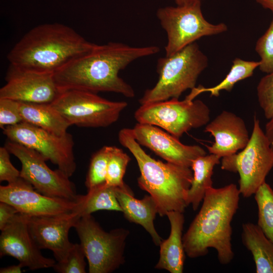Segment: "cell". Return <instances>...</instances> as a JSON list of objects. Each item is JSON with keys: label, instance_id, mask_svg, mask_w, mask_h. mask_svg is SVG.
I'll return each mask as SVG.
<instances>
[{"label": "cell", "instance_id": "obj_16", "mask_svg": "<svg viewBox=\"0 0 273 273\" xmlns=\"http://www.w3.org/2000/svg\"><path fill=\"white\" fill-rule=\"evenodd\" d=\"M10 256L30 270L53 267L56 261L43 256L29 233L26 215L18 213L2 231L0 256Z\"/></svg>", "mask_w": 273, "mask_h": 273}, {"label": "cell", "instance_id": "obj_6", "mask_svg": "<svg viewBox=\"0 0 273 273\" xmlns=\"http://www.w3.org/2000/svg\"><path fill=\"white\" fill-rule=\"evenodd\" d=\"M87 258L89 273H110L124 262L128 230L120 228L107 232L91 215L82 216L74 227Z\"/></svg>", "mask_w": 273, "mask_h": 273}, {"label": "cell", "instance_id": "obj_26", "mask_svg": "<svg viewBox=\"0 0 273 273\" xmlns=\"http://www.w3.org/2000/svg\"><path fill=\"white\" fill-rule=\"evenodd\" d=\"M254 195L258 208L257 225L273 243V189L264 182Z\"/></svg>", "mask_w": 273, "mask_h": 273}, {"label": "cell", "instance_id": "obj_8", "mask_svg": "<svg viewBox=\"0 0 273 273\" xmlns=\"http://www.w3.org/2000/svg\"><path fill=\"white\" fill-rule=\"evenodd\" d=\"M273 167V148L254 116L253 127L247 146L239 153L223 157L221 168L239 174V190L244 198L254 195Z\"/></svg>", "mask_w": 273, "mask_h": 273}, {"label": "cell", "instance_id": "obj_14", "mask_svg": "<svg viewBox=\"0 0 273 273\" xmlns=\"http://www.w3.org/2000/svg\"><path fill=\"white\" fill-rule=\"evenodd\" d=\"M0 201L8 203L19 213L30 216L69 212L75 210L79 204L77 198L71 200L43 195L21 177L15 182L1 186Z\"/></svg>", "mask_w": 273, "mask_h": 273}, {"label": "cell", "instance_id": "obj_22", "mask_svg": "<svg viewBox=\"0 0 273 273\" xmlns=\"http://www.w3.org/2000/svg\"><path fill=\"white\" fill-rule=\"evenodd\" d=\"M243 245L251 252L256 273H273V243L257 225L251 222L242 224Z\"/></svg>", "mask_w": 273, "mask_h": 273}, {"label": "cell", "instance_id": "obj_30", "mask_svg": "<svg viewBox=\"0 0 273 273\" xmlns=\"http://www.w3.org/2000/svg\"><path fill=\"white\" fill-rule=\"evenodd\" d=\"M255 51L260 58L259 68L264 73L273 71V17L269 27L257 41Z\"/></svg>", "mask_w": 273, "mask_h": 273}, {"label": "cell", "instance_id": "obj_37", "mask_svg": "<svg viewBox=\"0 0 273 273\" xmlns=\"http://www.w3.org/2000/svg\"><path fill=\"white\" fill-rule=\"evenodd\" d=\"M263 8L268 9L273 13V0H255Z\"/></svg>", "mask_w": 273, "mask_h": 273}, {"label": "cell", "instance_id": "obj_5", "mask_svg": "<svg viewBox=\"0 0 273 273\" xmlns=\"http://www.w3.org/2000/svg\"><path fill=\"white\" fill-rule=\"evenodd\" d=\"M208 62L207 56L195 42L171 56L159 58L158 80L153 88L145 92L140 103L179 99L184 92L195 87L198 78L207 67Z\"/></svg>", "mask_w": 273, "mask_h": 273}, {"label": "cell", "instance_id": "obj_33", "mask_svg": "<svg viewBox=\"0 0 273 273\" xmlns=\"http://www.w3.org/2000/svg\"><path fill=\"white\" fill-rule=\"evenodd\" d=\"M10 153L5 146L0 148V181H7L8 184L15 182L20 177V171L11 163Z\"/></svg>", "mask_w": 273, "mask_h": 273}, {"label": "cell", "instance_id": "obj_36", "mask_svg": "<svg viewBox=\"0 0 273 273\" xmlns=\"http://www.w3.org/2000/svg\"><path fill=\"white\" fill-rule=\"evenodd\" d=\"M23 265L19 263L18 265H13L0 269V273H21L22 272Z\"/></svg>", "mask_w": 273, "mask_h": 273}, {"label": "cell", "instance_id": "obj_1", "mask_svg": "<svg viewBox=\"0 0 273 273\" xmlns=\"http://www.w3.org/2000/svg\"><path fill=\"white\" fill-rule=\"evenodd\" d=\"M155 46L132 47L116 42L98 45L54 73L60 92L69 89L114 92L134 97L133 88L118 75L133 61L158 53Z\"/></svg>", "mask_w": 273, "mask_h": 273}, {"label": "cell", "instance_id": "obj_12", "mask_svg": "<svg viewBox=\"0 0 273 273\" xmlns=\"http://www.w3.org/2000/svg\"><path fill=\"white\" fill-rule=\"evenodd\" d=\"M5 147L21 163L20 177L46 196L76 200L78 195L74 184L59 169L53 170L47 160L37 151L8 140Z\"/></svg>", "mask_w": 273, "mask_h": 273}, {"label": "cell", "instance_id": "obj_21", "mask_svg": "<svg viewBox=\"0 0 273 273\" xmlns=\"http://www.w3.org/2000/svg\"><path fill=\"white\" fill-rule=\"evenodd\" d=\"M18 102L23 122L58 135L67 133L70 124L50 103Z\"/></svg>", "mask_w": 273, "mask_h": 273}, {"label": "cell", "instance_id": "obj_35", "mask_svg": "<svg viewBox=\"0 0 273 273\" xmlns=\"http://www.w3.org/2000/svg\"><path fill=\"white\" fill-rule=\"evenodd\" d=\"M269 119V120L265 125L264 133L270 143V146L273 148V115Z\"/></svg>", "mask_w": 273, "mask_h": 273}, {"label": "cell", "instance_id": "obj_24", "mask_svg": "<svg viewBox=\"0 0 273 273\" xmlns=\"http://www.w3.org/2000/svg\"><path fill=\"white\" fill-rule=\"evenodd\" d=\"M115 188L104 184L87 190L85 195H79L78 208L81 216L99 210L122 212L116 197Z\"/></svg>", "mask_w": 273, "mask_h": 273}, {"label": "cell", "instance_id": "obj_9", "mask_svg": "<svg viewBox=\"0 0 273 273\" xmlns=\"http://www.w3.org/2000/svg\"><path fill=\"white\" fill-rule=\"evenodd\" d=\"M157 16L167 33L166 56L174 54L203 36L217 35L228 30L225 23L213 24L205 19L201 1L160 8Z\"/></svg>", "mask_w": 273, "mask_h": 273}, {"label": "cell", "instance_id": "obj_23", "mask_svg": "<svg viewBox=\"0 0 273 273\" xmlns=\"http://www.w3.org/2000/svg\"><path fill=\"white\" fill-rule=\"evenodd\" d=\"M221 158L210 154L195 159L192 164L193 180L188 190L187 204L196 211L202 202L207 190L212 187V176L215 166L220 163Z\"/></svg>", "mask_w": 273, "mask_h": 273}, {"label": "cell", "instance_id": "obj_17", "mask_svg": "<svg viewBox=\"0 0 273 273\" xmlns=\"http://www.w3.org/2000/svg\"><path fill=\"white\" fill-rule=\"evenodd\" d=\"M131 129L140 145L149 148L166 162L191 168L195 159L206 155L200 146L183 144L179 139L157 126L138 123Z\"/></svg>", "mask_w": 273, "mask_h": 273}, {"label": "cell", "instance_id": "obj_10", "mask_svg": "<svg viewBox=\"0 0 273 273\" xmlns=\"http://www.w3.org/2000/svg\"><path fill=\"white\" fill-rule=\"evenodd\" d=\"M51 105L70 125L105 127L115 123L127 107L124 101H111L84 90L62 91Z\"/></svg>", "mask_w": 273, "mask_h": 273}, {"label": "cell", "instance_id": "obj_25", "mask_svg": "<svg viewBox=\"0 0 273 273\" xmlns=\"http://www.w3.org/2000/svg\"><path fill=\"white\" fill-rule=\"evenodd\" d=\"M260 64V61H245L239 58H235L229 72L220 83L210 87L199 85L191 89L190 94L195 98L204 92L210 93L211 97H218L222 90L231 92L237 82L251 77Z\"/></svg>", "mask_w": 273, "mask_h": 273}, {"label": "cell", "instance_id": "obj_13", "mask_svg": "<svg viewBox=\"0 0 273 273\" xmlns=\"http://www.w3.org/2000/svg\"><path fill=\"white\" fill-rule=\"evenodd\" d=\"M6 83L0 89V98L35 103H51L61 92L54 74L29 70L10 64Z\"/></svg>", "mask_w": 273, "mask_h": 273}, {"label": "cell", "instance_id": "obj_4", "mask_svg": "<svg viewBox=\"0 0 273 273\" xmlns=\"http://www.w3.org/2000/svg\"><path fill=\"white\" fill-rule=\"evenodd\" d=\"M118 140L135 158L140 171L139 186L154 199L158 214L166 216L173 211L184 213L188 206V192L193 177L191 168L152 158L135 140L131 128L121 129Z\"/></svg>", "mask_w": 273, "mask_h": 273}, {"label": "cell", "instance_id": "obj_34", "mask_svg": "<svg viewBox=\"0 0 273 273\" xmlns=\"http://www.w3.org/2000/svg\"><path fill=\"white\" fill-rule=\"evenodd\" d=\"M19 213L12 205L0 201V230H4Z\"/></svg>", "mask_w": 273, "mask_h": 273}, {"label": "cell", "instance_id": "obj_2", "mask_svg": "<svg viewBox=\"0 0 273 273\" xmlns=\"http://www.w3.org/2000/svg\"><path fill=\"white\" fill-rule=\"evenodd\" d=\"M240 193L236 185L209 188L201 207L183 235L186 254L191 258L206 255L214 249L222 264L233 259L231 222L239 208Z\"/></svg>", "mask_w": 273, "mask_h": 273}, {"label": "cell", "instance_id": "obj_20", "mask_svg": "<svg viewBox=\"0 0 273 273\" xmlns=\"http://www.w3.org/2000/svg\"><path fill=\"white\" fill-rule=\"evenodd\" d=\"M166 216L170 224V233L168 238L162 240L159 245V258L155 268L171 273H182L186 257L183 240L184 213L170 211Z\"/></svg>", "mask_w": 273, "mask_h": 273}, {"label": "cell", "instance_id": "obj_19", "mask_svg": "<svg viewBox=\"0 0 273 273\" xmlns=\"http://www.w3.org/2000/svg\"><path fill=\"white\" fill-rule=\"evenodd\" d=\"M115 192L125 218L142 226L149 233L154 244L159 246L163 239L154 224L158 213L157 205L152 197L146 195L142 199H136L127 185L122 188L115 187Z\"/></svg>", "mask_w": 273, "mask_h": 273}, {"label": "cell", "instance_id": "obj_27", "mask_svg": "<svg viewBox=\"0 0 273 273\" xmlns=\"http://www.w3.org/2000/svg\"><path fill=\"white\" fill-rule=\"evenodd\" d=\"M112 148L104 146L92 156L85 181L87 190L105 184Z\"/></svg>", "mask_w": 273, "mask_h": 273}, {"label": "cell", "instance_id": "obj_18", "mask_svg": "<svg viewBox=\"0 0 273 273\" xmlns=\"http://www.w3.org/2000/svg\"><path fill=\"white\" fill-rule=\"evenodd\" d=\"M204 132L210 133L214 138L212 145L207 146L209 152L220 158L243 150L250 138L244 120L225 110L205 125Z\"/></svg>", "mask_w": 273, "mask_h": 273}, {"label": "cell", "instance_id": "obj_38", "mask_svg": "<svg viewBox=\"0 0 273 273\" xmlns=\"http://www.w3.org/2000/svg\"><path fill=\"white\" fill-rule=\"evenodd\" d=\"M202 0H175V2L177 6H182L191 4L197 1H201Z\"/></svg>", "mask_w": 273, "mask_h": 273}, {"label": "cell", "instance_id": "obj_28", "mask_svg": "<svg viewBox=\"0 0 273 273\" xmlns=\"http://www.w3.org/2000/svg\"><path fill=\"white\" fill-rule=\"evenodd\" d=\"M130 161L129 156L122 150L112 146L107 165L105 184L114 187L125 186L123 177Z\"/></svg>", "mask_w": 273, "mask_h": 273}, {"label": "cell", "instance_id": "obj_7", "mask_svg": "<svg viewBox=\"0 0 273 273\" xmlns=\"http://www.w3.org/2000/svg\"><path fill=\"white\" fill-rule=\"evenodd\" d=\"M210 115L204 102L188 96L182 101L172 98L141 105L134 113L138 123L157 126L178 139L192 129L206 125Z\"/></svg>", "mask_w": 273, "mask_h": 273}, {"label": "cell", "instance_id": "obj_29", "mask_svg": "<svg viewBox=\"0 0 273 273\" xmlns=\"http://www.w3.org/2000/svg\"><path fill=\"white\" fill-rule=\"evenodd\" d=\"M85 253L80 244H73L65 260L57 262L54 269L59 273H85Z\"/></svg>", "mask_w": 273, "mask_h": 273}, {"label": "cell", "instance_id": "obj_31", "mask_svg": "<svg viewBox=\"0 0 273 273\" xmlns=\"http://www.w3.org/2000/svg\"><path fill=\"white\" fill-rule=\"evenodd\" d=\"M258 101L265 117L273 115V71L263 77L257 86Z\"/></svg>", "mask_w": 273, "mask_h": 273}, {"label": "cell", "instance_id": "obj_32", "mask_svg": "<svg viewBox=\"0 0 273 273\" xmlns=\"http://www.w3.org/2000/svg\"><path fill=\"white\" fill-rule=\"evenodd\" d=\"M22 122L18 101L0 98V127L3 129L6 126Z\"/></svg>", "mask_w": 273, "mask_h": 273}, {"label": "cell", "instance_id": "obj_3", "mask_svg": "<svg viewBox=\"0 0 273 273\" xmlns=\"http://www.w3.org/2000/svg\"><path fill=\"white\" fill-rule=\"evenodd\" d=\"M95 45L71 27L46 23L28 31L10 51L7 59L17 67L54 74Z\"/></svg>", "mask_w": 273, "mask_h": 273}, {"label": "cell", "instance_id": "obj_11", "mask_svg": "<svg viewBox=\"0 0 273 273\" xmlns=\"http://www.w3.org/2000/svg\"><path fill=\"white\" fill-rule=\"evenodd\" d=\"M3 130L8 140L37 151L68 177L75 171L74 143L68 132L58 135L25 122L6 126Z\"/></svg>", "mask_w": 273, "mask_h": 273}, {"label": "cell", "instance_id": "obj_15", "mask_svg": "<svg viewBox=\"0 0 273 273\" xmlns=\"http://www.w3.org/2000/svg\"><path fill=\"white\" fill-rule=\"evenodd\" d=\"M80 217L78 206L72 211L55 215H26L28 230L36 245L40 250H51L58 262L65 260L73 245L69 240V232Z\"/></svg>", "mask_w": 273, "mask_h": 273}]
</instances>
